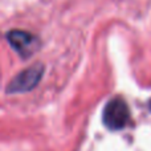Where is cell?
Listing matches in <instances>:
<instances>
[{"mask_svg":"<svg viewBox=\"0 0 151 151\" xmlns=\"http://www.w3.org/2000/svg\"><path fill=\"white\" fill-rule=\"evenodd\" d=\"M7 40L11 47L24 58H28L40 48V40L33 33H29L27 31H15L8 32Z\"/></svg>","mask_w":151,"mask_h":151,"instance_id":"3","label":"cell"},{"mask_svg":"<svg viewBox=\"0 0 151 151\" xmlns=\"http://www.w3.org/2000/svg\"><path fill=\"white\" fill-rule=\"evenodd\" d=\"M102 119L107 129L121 130L126 127L130 121V109L123 98L115 97L106 104L102 113Z\"/></svg>","mask_w":151,"mask_h":151,"instance_id":"1","label":"cell"},{"mask_svg":"<svg viewBox=\"0 0 151 151\" xmlns=\"http://www.w3.org/2000/svg\"><path fill=\"white\" fill-rule=\"evenodd\" d=\"M149 106H150V110H151V101H150V104H149Z\"/></svg>","mask_w":151,"mask_h":151,"instance_id":"4","label":"cell"},{"mask_svg":"<svg viewBox=\"0 0 151 151\" xmlns=\"http://www.w3.org/2000/svg\"><path fill=\"white\" fill-rule=\"evenodd\" d=\"M42 74H44V66L41 64L29 66L16 74V77L8 83L7 91L8 93H25V91L32 90L41 81Z\"/></svg>","mask_w":151,"mask_h":151,"instance_id":"2","label":"cell"}]
</instances>
